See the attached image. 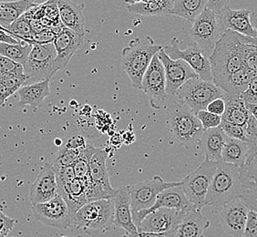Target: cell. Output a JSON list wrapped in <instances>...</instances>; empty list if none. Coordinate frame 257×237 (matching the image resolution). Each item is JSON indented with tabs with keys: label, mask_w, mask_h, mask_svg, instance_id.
Segmentation results:
<instances>
[{
	"label": "cell",
	"mask_w": 257,
	"mask_h": 237,
	"mask_svg": "<svg viewBox=\"0 0 257 237\" xmlns=\"http://www.w3.org/2000/svg\"><path fill=\"white\" fill-rule=\"evenodd\" d=\"M32 213L36 221L50 227L66 230L75 227V218L69 211L68 204L60 193L47 203L32 206Z\"/></svg>",
	"instance_id": "7c38bea8"
},
{
	"label": "cell",
	"mask_w": 257,
	"mask_h": 237,
	"mask_svg": "<svg viewBox=\"0 0 257 237\" xmlns=\"http://www.w3.org/2000/svg\"><path fill=\"white\" fill-rule=\"evenodd\" d=\"M217 166L216 162L204 160L197 169L181 181V187L187 200L200 211L205 206L208 190Z\"/></svg>",
	"instance_id": "ba28073f"
},
{
	"label": "cell",
	"mask_w": 257,
	"mask_h": 237,
	"mask_svg": "<svg viewBox=\"0 0 257 237\" xmlns=\"http://www.w3.org/2000/svg\"><path fill=\"white\" fill-rule=\"evenodd\" d=\"M225 111L222 116V122L235 124L244 128L250 118V113L246 108V104L240 97L224 96Z\"/></svg>",
	"instance_id": "f1b7e54d"
},
{
	"label": "cell",
	"mask_w": 257,
	"mask_h": 237,
	"mask_svg": "<svg viewBox=\"0 0 257 237\" xmlns=\"http://www.w3.org/2000/svg\"><path fill=\"white\" fill-rule=\"evenodd\" d=\"M251 22H252V27L254 28L257 33V10L251 12Z\"/></svg>",
	"instance_id": "f5cc1de1"
},
{
	"label": "cell",
	"mask_w": 257,
	"mask_h": 237,
	"mask_svg": "<svg viewBox=\"0 0 257 237\" xmlns=\"http://www.w3.org/2000/svg\"><path fill=\"white\" fill-rule=\"evenodd\" d=\"M208 0H174L172 15L193 23L206 8Z\"/></svg>",
	"instance_id": "e575fe53"
},
{
	"label": "cell",
	"mask_w": 257,
	"mask_h": 237,
	"mask_svg": "<svg viewBox=\"0 0 257 237\" xmlns=\"http://www.w3.org/2000/svg\"><path fill=\"white\" fill-rule=\"evenodd\" d=\"M167 123L175 141L185 147L199 144L203 133L197 115L181 101H174L166 108Z\"/></svg>",
	"instance_id": "277c9868"
},
{
	"label": "cell",
	"mask_w": 257,
	"mask_h": 237,
	"mask_svg": "<svg viewBox=\"0 0 257 237\" xmlns=\"http://www.w3.org/2000/svg\"><path fill=\"white\" fill-rule=\"evenodd\" d=\"M246 104V108H247L249 113L252 115L253 118L257 121V104Z\"/></svg>",
	"instance_id": "816d5d0a"
},
{
	"label": "cell",
	"mask_w": 257,
	"mask_h": 237,
	"mask_svg": "<svg viewBox=\"0 0 257 237\" xmlns=\"http://www.w3.org/2000/svg\"><path fill=\"white\" fill-rule=\"evenodd\" d=\"M114 204V226L121 228L127 234H135L138 229L134 224L131 196L127 186L116 189L112 198Z\"/></svg>",
	"instance_id": "44dd1931"
},
{
	"label": "cell",
	"mask_w": 257,
	"mask_h": 237,
	"mask_svg": "<svg viewBox=\"0 0 257 237\" xmlns=\"http://www.w3.org/2000/svg\"><path fill=\"white\" fill-rule=\"evenodd\" d=\"M211 222L200 210L187 212L176 230L175 237H203Z\"/></svg>",
	"instance_id": "4316f807"
},
{
	"label": "cell",
	"mask_w": 257,
	"mask_h": 237,
	"mask_svg": "<svg viewBox=\"0 0 257 237\" xmlns=\"http://www.w3.org/2000/svg\"><path fill=\"white\" fill-rule=\"evenodd\" d=\"M82 150H70L61 146V148L59 150L53 159V163H51V165L53 166V168L73 166Z\"/></svg>",
	"instance_id": "74e56055"
},
{
	"label": "cell",
	"mask_w": 257,
	"mask_h": 237,
	"mask_svg": "<svg viewBox=\"0 0 257 237\" xmlns=\"http://www.w3.org/2000/svg\"><path fill=\"white\" fill-rule=\"evenodd\" d=\"M241 99L248 104H257V75L252 79L248 89L242 94Z\"/></svg>",
	"instance_id": "ee69618b"
},
{
	"label": "cell",
	"mask_w": 257,
	"mask_h": 237,
	"mask_svg": "<svg viewBox=\"0 0 257 237\" xmlns=\"http://www.w3.org/2000/svg\"><path fill=\"white\" fill-rule=\"evenodd\" d=\"M37 5L38 4L28 0L0 2V26L7 30L27 11Z\"/></svg>",
	"instance_id": "1f68e13d"
},
{
	"label": "cell",
	"mask_w": 257,
	"mask_h": 237,
	"mask_svg": "<svg viewBox=\"0 0 257 237\" xmlns=\"http://www.w3.org/2000/svg\"><path fill=\"white\" fill-rule=\"evenodd\" d=\"M250 150V145L247 143L228 138L222 153V161L242 168L248 163Z\"/></svg>",
	"instance_id": "f546056e"
},
{
	"label": "cell",
	"mask_w": 257,
	"mask_h": 237,
	"mask_svg": "<svg viewBox=\"0 0 257 237\" xmlns=\"http://www.w3.org/2000/svg\"><path fill=\"white\" fill-rule=\"evenodd\" d=\"M53 169H54L56 181H57L58 187L59 188L62 187L66 184L71 183L74 179H76L74 170H73L72 166Z\"/></svg>",
	"instance_id": "b9f144b4"
},
{
	"label": "cell",
	"mask_w": 257,
	"mask_h": 237,
	"mask_svg": "<svg viewBox=\"0 0 257 237\" xmlns=\"http://www.w3.org/2000/svg\"><path fill=\"white\" fill-rule=\"evenodd\" d=\"M84 37L76 34L73 31L62 28L57 35L53 45L57 53L54 67L57 72L64 69L75 52L79 50L80 45L83 43Z\"/></svg>",
	"instance_id": "ffe728a7"
},
{
	"label": "cell",
	"mask_w": 257,
	"mask_h": 237,
	"mask_svg": "<svg viewBox=\"0 0 257 237\" xmlns=\"http://www.w3.org/2000/svg\"><path fill=\"white\" fill-rule=\"evenodd\" d=\"M163 50L172 59H182L193 69L199 79L213 82V75L209 59L194 42L190 43L185 50L179 48V40L174 38L171 45L163 47Z\"/></svg>",
	"instance_id": "4fadbf2b"
},
{
	"label": "cell",
	"mask_w": 257,
	"mask_h": 237,
	"mask_svg": "<svg viewBox=\"0 0 257 237\" xmlns=\"http://www.w3.org/2000/svg\"><path fill=\"white\" fill-rule=\"evenodd\" d=\"M108 154L101 150L96 148L94 154L89 163V176L94 183L105 188L108 191H115L109 182V173L107 168Z\"/></svg>",
	"instance_id": "4dcf8cb0"
},
{
	"label": "cell",
	"mask_w": 257,
	"mask_h": 237,
	"mask_svg": "<svg viewBox=\"0 0 257 237\" xmlns=\"http://www.w3.org/2000/svg\"><path fill=\"white\" fill-rule=\"evenodd\" d=\"M256 75L257 73L255 72L243 67L235 73L231 75L223 84L220 86V89H223L229 96L241 97L242 94L248 89L250 82Z\"/></svg>",
	"instance_id": "d6a6232c"
},
{
	"label": "cell",
	"mask_w": 257,
	"mask_h": 237,
	"mask_svg": "<svg viewBox=\"0 0 257 237\" xmlns=\"http://www.w3.org/2000/svg\"><path fill=\"white\" fill-rule=\"evenodd\" d=\"M85 4L76 3L69 0L58 1L61 24L64 28L71 30L76 34L85 37L86 20L83 15Z\"/></svg>",
	"instance_id": "7402d4cb"
},
{
	"label": "cell",
	"mask_w": 257,
	"mask_h": 237,
	"mask_svg": "<svg viewBox=\"0 0 257 237\" xmlns=\"http://www.w3.org/2000/svg\"><path fill=\"white\" fill-rule=\"evenodd\" d=\"M50 81L45 80L39 83L21 87L18 91L20 95L18 107H24L29 105L32 109L40 108L44 99L50 94Z\"/></svg>",
	"instance_id": "83f0119b"
},
{
	"label": "cell",
	"mask_w": 257,
	"mask_h": 237,
	"mask_svg": "<svg viewBox=\"0 0 257 237\" xmlns=\"http://www.w3.org/2000/svg\"><path fill=\"white\" fill-rule=\"evenodd\" d=\"M163 46L155 44L151 37L136 38L128 42L121 51V68L128 75L135 89H142V81L155 55Z\"/></svg>",
	"instance_id": "7a4b0ae2"
},
{
	"label": "cell",
	"mask_w": 257,
	"mask_h": 237,
	"mask_svg": "<svg viewBox=\"0 0 257 237\" xmlns=\"http://www.w3.org/2000/svg\"><path fill=\"white\" fill-rule=\"evenodd\" d=\"M236 198H242L240 168L218 162L217 170L213 175L205 199V206L221 207Z\"/></svg>",
	"instance_id": "3957f363"
},
{
	"label": "cell",
	"mask_w": 257,
	"mask_h": 237,
	"mask_svg": "<svg viewBox=\"0 0 257 237\" xmlns=\"http://www.w3.org/2000/svg\"><path fill=\"white\" fill-rule=\"evenodd\" d=\"M227 140L226 134L220 127L203 131L199 144L205 155V160L216 163L221 162L223 147Z\"/></svg>",
	"instance_id": "603a6c76"
},
{
	"label": "cell",
	"mask_w": 257,
	"mask_h": 237,
	"mask_svg": "<svg viewBox=\"0 0 257 237\" xmlns=\"http://www.w3.org/2000/svg\"><path fill=\"white\" fill-rule=\"evenodd\" d=\"M78 237H90L89 235H87V234H79L78 235Z\"/></svg>",
	"instance_id": "11a10c76"
},
{
	"label": "cell",
	"mask_w": 257,
	"mask_h": 237,
	"mask_svg": "<svg viewBox=\"0 0 257 237\" xmlns=\"http://www.w3.org/2000/svg\"><path fill=\"white\" fill-rule=\"evenodd\" d=\"M223 33L217 14L208 8H205L193 22L190 31L193 42L208 59L213 54V50Z\"/></svg>",
	"instance_id": "9c48e42d"
},
{
	"label": "cell",
	"mask_w": 257,
	"mask_h": 237,
	"mask_svg": "<svg viewBox=\"0 0 257 237\" xmlns=\"http://www.w3.org/2000/svg\"><path fill=\"white\" fill-rule=\"evenodd\" d=\"M0 42L2 43H8V44L16 45L19 44L21 41L16 40L11 35L9 34L4 30H0Z\"/></svg>",
	"instance_id": "f907efd6"
},
{
	"label": "cell",
	"mask_w": 257,
	"mask_h": 237,
	"mask_svg": "<svg viewBox=\"0 0 257 237\" xmlns=\"http://www.w3.org/2000/svg\"><path fill=\"white\" fill-rule=\"evenodd\" d=\"M174 0H152V1H126L130 13L148 17L172 15Z\"/></svg>",
	"instance_id": "d4e9b609"
},
{
	"label": "cell",
	"mask_w": 257,
	"mask_h": 237,
	"mask_svg": "<svg viewBox=\"0 0 257 237\" xmlns=\"http://www.w3.org/2000/svg\"><path fill=\"white\" fill-rule=\"evenodd\" d=\"M60 28H51V29H45V30L40 31V33L35 34L34 40H33V44L47 45L53 44L55 39L57 37L58 33L60 32L61 29Z\"/></svg>",
	"instance_id": "ab89813d"
},
{
	"label": "cell",
	"mask_w": 257,
	"mask_h": 237,
	"mask_svg": "<svg viewBox=\"0 0 257 237\" xmlns=\"http://www.w3.org/2000/svg\"><path fill=\"white\" fill-rule=\"evenodd\" d=\"M25 83L26 76L22 65L10 73L0 75V105L5 103L6 100L19 91Z\"/></svg>",
	"instance_id": "836d02e7"
},
{
	"label": "cell",
	"mask_w": 257,
	"mask_h": 237,
	"mask_svg": "<svg viewBox=\"0 0 257 237\" xmlns=\"http://www.w3.org/2000/svg\"><path fill=\"white\" fill-rule=\"evenodd\" d=\"M75 227L85 231L100 230L103 232L113 229L112 199L98 200L85 204L75 214Z\"/></svg>",
	"instance_id": "8992f818"
},
{
	"label": "cell",
	"mask_w": 257,
	"mask_h": 237,
	"mask_svg": "<svg viewBox=\"0 0 257 237\" xmlns=\"http://www.w3.org/2000/svg\"><path fill=\"white\" fill-rule=\"evenodd\" d=\"M244 237H257V212L250 210L243 232Z\"/></svg>",
	"instance_id": "7bdbcfd3"
},
{
	"label": "cell",
	"mask_w": 257,
	"mask_h": 237,
	"mask_svg": "<svg viewBox=\"0 0 257 237\" xmlns=\"http://www.w3.org/2000/svg\"><path fill=\"white\" fill-rule=\"evenodd\" d=\"M60 237H70V236H60Z\"/></svg>",
	"instance_id": "6f0895ef"
},
{
	"label": "cell",
	"mask_w": 257,
	"mask_h": 237,
	"mask_svg": "<svg viewBox=\"0 0 257 237\" xmlns=\"http://www.w3.org/2000/svg\"><path fill=\"white\" fill-rule=\"evenodd\" d=\"M32 47L33 45L24 41L16 45L0 42V55L23 66L32 50Z\"/></svg>",
	"instance_id": "d590c367"
},
{
	"label": "cell",
	"mask_w": 257,
	"mask_h": 237,
	"mask_svg": "<svg viewBox=\"0 0 257 237\" xmlns=\"http://www.w3.org/2000/svg\"><path fill=\"white\" fill-rule=\"evenodd\" d=\"M20 64L16 63L11 59L5 58L0 55V75L7 74L11 71L15 70L20 67Z\"/></svg>",
	"instance_id": "c3c4849f"
},
{
	"label": "cell",
	"mask_w": 257,
	"mask_h": 237,
	"mask_svg": "<svg viewBox=\"0 0 257 237\" xmlns=\"http://www.w3.org/2000/svg\"><path fill=\"white\" fill-rule=\"evenodd\" d=\"M59 194L54 169L51 163H46L30 188V203L32 206L47 203Z\"/></svg>",
	"instance_id": "d6986e66"
},
{
	"label": "cell",
	"mask_w": 257,
	"mask_h": 237,
	"mask_svg": "<svg viewBox=\"0 0 257 237\" xmlns=\"http://www.w3.org/2000/svg\"><path fill=\"white\" fill-rule=\"evenodd\" d=\"M56 57L54 45L33 44L32 50L23 65L26 76L24 86L50 80L57 73L54 67Z\"/></svg>",
	"instance_id": "5b68a950"
},
{
	"label": "cell",
	"mask_w": 257,
	"mask_h": 237,
	"mask_svg": "<svg viewBox=\"0 0 257 237\" xmlns=\"http://www.w3.org/2000/svg\"><path fill=\"white\" fill-rule=\"evenodd\" d=\"M242 199L249 210L257 212V155L240 168Z\"/></svg>",
	"instance_id": "cb8c5ba5"
},
{
	"label": "cell",
	"mask_w": 257,
	"mask_h": 237,
	"mask_svg": "<svg viewBox=\"0 0 257 237\" xmlns=\"http://www.w3.org/2000/svg\"><path fill=\"white\" fill-rule=\"evenodd\" d=\"M181 185V182H165L163 178L155 175L150 180L128 185L131 196L132 212L148 210L153 207L159 194L169 188Z\"/></svg>",
	"instance_id": "8fae6325"
},
{
	"label": "cell",
	"mask_w": 257,
	"mask_h": 237,
	"mask_svg": "<svg viewBox=\"0 0 257 237\" xmlns=\"http://www.w3.org/2000/svg\"><path fill=\"white\" fill-rule=\"evenodd\" d=\"M206 110L211 113L215 114V115L222 117L225 111L224 99L219 98V99H214L211 103H209Z\"/></svg>",
	"instance_id": "7dc6e473"
},
{
	"label": "cell",
	"mask_w": 257,
	"mask_h": 237,
	"mask_svg": "<svg viewBox=\"0 0 257 237\" xmlns=\"http://www.w3.org/2000/svg\"><path fill=\"white\" fill-rule=\"evenodd\" d=\"M161 208H168L175 209L178 211L189 212L194 210H198L189 202L185 194L183 193L181 185L175 187L169 188L160 193L156 199L153 207L148 210H144L140 212H133V220L134 224L137 227L141 222L146 217L148 214L157 211Z\"/></svg>",
	"instance_id": "9a60e30c"
},
{
	"label": "cell",
	"mask_w": 257,
	"mask_h": 237,
	"mask_svg": "<svg viewBox=\"0 0 257 237\" xmlns=\"http://www.w3.org/2000/svg\"><path fill=\"white\" fill-rule=\"evenodd\" d=\"M249 211L242 198H236L220 207L219 222L229 235L242 237Z\"/></svg>",
	"instance_id": "2e32d148"
},
{
	"label": "cell",
	"mask_w": 257,
	"mask_h": 237,
	"mask_svg": "<svg viewBox=\"0 0 257 237\" xmlns=\"http://www.w3.org/2000/svg\"><path fill=\"white\" fill-rule=\"evenodd\" d=\"M177 230V229H176ZM176 230H173L171 232H138L135 234H127L128 237H175Z\"/></svg>",
	"instance_id": "681fc988"
},
{
	"label": "cell",
	"mask_w": 257,
	"mask_h": 237,
	"mask_svg": "<svg viewBox=\"0 0 257 237\" xmlns=\"http://www.w3.org/2000/svg\"><path fill=\"white\" fill-rule=\"evenodd\" d=\"M165 71L167 95H176L180 88L189 79L198 78L197 74L185 61L182 59H172L163 50L158 53Z\"/></svg>",
	"instance_id": "e0dca14e"
},
{
	"label": "cell",
	"mask_w": 257,
	"mask_h": 237,
	"mask_svg": "<svg viewBox=\"0 0 257 237\" xmlns=\"http://www.w3.org/2000/svg\"><path fill=\"white\" fill-rule=\"evenodd\" d=\"M121 237H128V235H127V234H126V233H125V234H123V235H122V236Z\"/></svg>",
	"instance_id": "9f6ffc18"
},
{
	"label": "cell",
	"mask_w": 257,
	"mask_h": 237,
	"mask_svg": "<svg viewBox=\"0 0 257 237\" xmlns=\"http://www.w3.org/2000/svg\"><path fill=\"white\" fill-rule=\"evenodd\" d=\"M206 8L218 16L223 32L231 30L248 38L257 39V33L251 22V11L248 10H232L229 1L209 0Z\"/></svg>",
	"instance_id": "30bf717a"
},
{
	"label": "cell",
	"mask_w": 257,
	"mask_h": 237,
	"mask_svg": "<svg viewBox=\"0 0 257 237\" xmlns=\"http://www.w3.org/2000/svg\"><path fill=\"white\" fill-rule=\"evenodd\" d=\"M186 213L175 209L161 208L144 218L137 226L138 232L161 233L176 230Z\"/></svg>",
	"instance_id": "ac0fdd59"
},
{
	"label": "cell",
	"mask_w": 257,
	"mask_h": 237,
	"mask_svg": "<svg viewBox=\"0 0 257 237\" xmlns=\"http://www.w3.org/2000/svg\"><path fill=\"white\" fill-rule=\"evenodd\" d=\"M96 148L91 145H87L79 154V158L73 164L75 176L77 179L84 181L89 177V163L94 154Z\"/></svg>",
	"instance_id": "8d00e7d4"
},
{
	"label": "cell",
	"mask_w": 257,
	"mask_h": 237,
	"mask_svg": "<svg viewBox=\"0 0 257 237\" xmlns=\"http://www.w3.org/2000/svg\"><path fill=\"white\" fill-rule=\"evenodd\" d=\"M240 36L231 30L225 31L209 58L213 82L219 88L231 75L243 68L240 50Z\"/></svg>",
	"instance_id": "6da1fadb"
},
{
	"label": "cell",
	"mask_w": 257,
	"mask_h": 237,
	"mask_svg": "<svg viewBox=\"0 0 257 237\" xmlns=\"http://www.w3.org/2000/svg\"><path fill=\"white\" fill-rule=\"evenodd\" d=\"M220 128L223 130V133L226 134L228 138L239 140V141H242V142L246 143L245 131L241 126L222 122V124L220 125Z\"/></svg>",
	"instance_id": "60d3db41"
},
{
	"label": "cell",
	"mask_w": 257,
	"mask_h": 237,
	"mask_svg": "<svg viewBox=\"0 0 257 237\" xmlns=\"http://www.w3.org/2000/svg\"><path fill=\"white\" fill-rule=\"evenodd\" d=\"M60 196L68 204L69 211L74 216L80 208L89 203L85 183L82 180L74 179L71 183L59 188Z\"/></svg>",
	"instance_id": "484cf974"
},
{
	"label": "cell",
	"mask_w": 257,
	"mask_h": 237,
	"mask_svg": "<svg viewBox=\"0 0 257 237\" xmlns=\"http://www.w3.org/2000/svg\"><path fill=\"white\" fill-rule=\"evenodd\" d=\"M197 118L203 126V131L210 130V129L218 128L222 124V117L211 113L207 110H201L199 111Z\"/></svg>",
	"instance_id": "f35d334b"
},
{
	"label": "cell",
	"mask_w": 257,
	"mask_h": 237,
	"mask_svg": "<svg viewBox=\"0 0 257 237\" xmlns=\"http://www.w3.org/2000/svg\"><path fill=\"white\" fill-rule=\"evenodd\" d=\"M62 146L70 150H82L87 146V144H86V140L84 137L80 135H75V136L69 137Z\"/></svg>",
	"instance_id": "bcb514c9"
},
{
	"label": "cell",
	"mask_w": 257,
	"mask_h": 237,
	"mask_svg": "<svg viewBox=\"0 0 257 237\" xmlns=\"http://www.w3.org/2000/svg\"><path fill=\"white\" fill-rule=\"evenodd\" d=\"M0 30H4V31H6V32H8L9 34H10V32H9V30H6V29H4V28H3V27H1V26H0Z\"/></svg>",
	"instance_id": "db71d44e"
},
{
	"label": "cell",
	"mask_w": 257,
	"mask_h": 237,
	"mask_svg": "<svg viewBox=\"0 0 257 237\" xmlns=\"http://www.w3.org/2000/svg\"><path fill=\"white\" fill-rule=\"evenodd\" d=\"M16 220L7 216L4 212L0 211V237H6L10 233L15 225Z\"/></svg>",
	"instance_id": "f6af8a7d"
},
{
	"label": "cell",
	"mask_w": 257,
	"mask_h": 237,
	"mask_svg": "<svg viewBox=\"0 0 257 237\" xmlns=\"http://www.w3.org/2000/svg\"><path fill=\"white\" fill-rule=\"evenodd\" d=\"M142 90H144L150 99L151 106L155 109L163 108L167 100L166 92V79L165 71L158 54L155 55L154 59L146 70L143 81Z\"/></svg>",
	"instance_id": "5bb4252c"
},
{
	"label": "cell",
	"mask_w": 257,
	"mask_h": 237,
	"mask_svg": "<svg viewBox=\"0 0 257 237\" xmlns=\"http://www.w3.org/2000/svg\"><path fill=\"white\" fill-rule=\"evenodd\" d=\"M176 95L182 103L186 105L194 113H198L201 110H206L209 103L214 99L224 98L226 93L212 81L195 78L184 83Z\"/></svg>",
	"instance_id": "52a82bcc"
}]
</instances>
